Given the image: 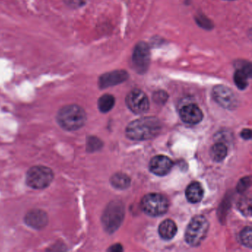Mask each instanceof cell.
Instances as JSON below:
<instances>
[{"label":"cell","mask_w":252,"mask_h":252,"mask_svg":"<svg viewBox=\"0 0 252 252\" xmlns=\"http://www.w3.org/2000/svg\"><path fill=\"white\" fill-rule=\"evenodd\" d=\"M54 175L50 168L45 166H34L28 171L26 183L35 189H42L49 187Z\"/></svg>","instance_id":"cell-4"},{"label":"cell","mask_w":252,"mask_h":252,"mask_svg":"<svg viewBox=\"0 0 252 252\" xmlns=\"http://www.w3.org/2000/svg\"><path fill=\"white\" fill-rule=\"evenodd\" d=\"M204 190L198 182H192L186 190V197L190 203H199L203 199Z\"/></svg>","instance_id":"cell-15"},{"label":"cell","mask_w":252,"mask_h":252,"mask_svg":"<svg viewBox=\"0 0 252 252\" xmlns=\"http://www.w3.org/2000/svg\"><path fill=\"white\" fill-rule=\"evenodd\" d=\"M128 74L125 70H116L105 73L100 77L99 86L101 88H107L109 87L119 85L125 82L128 79Z\"/></svg>","instance_id":"cell-13"},{"label":"cell","mask_w":252,"mask_h":252,"mask_svg":"<svg viewBox=\"0 0 252 252\" xmlns=\"http://www.w3.org/2000/svg\"><path fill=\"white\" fill-rule=\"evenodd\" d=\"M110 252H119L123 251V247L121 245L116 244L114 246H111L110 249H108Z\"/></svg>","instance_id":"cell-26"},{"label":"cell","mask_w":252,"mask_h":252,"mask_svg":"<svg viewBox=\"0 0 252 252\" xmlns=\"http://www.w3.org/2000/svg\"><path fill=\"white\" fill-rule=\"evenodd\" d=\"M128 108L135 114H144L150 108V101L147 95L141 90L131 91L126 98Z\"/></svg>","instance_id":"cell-7"},{"label":"cell","mask_w":252,"mask_h":252,"mask_svg":"<svg viewBox=\"0 0 252 252\" xmlns=\"http://www.w3.org/2000/svg\"><path fill=\"white\" fill-rule=\"evenodd\" d=\"M180 116L184 123L188 125H197L203 119L201 110L195 104L184 106L180 110Z\"/></svg>","instance_id":"cell-12"},{"label":"cell","mask_w":252,"mask_h":252,"mask_svg":"<svg viewBox=\"0 0 252 252\" xmlns=\"http://www.w3.org/2000/svg\"><path fill=\"white\" fill-rule=\"evenodd\" d=\"M150 51L147 44L139 42L134 48L132 64L138 73H144L150 66Z\"/></svg>","instance_id":"cell-8"},{"label":"cell","mask_w":252,"mask_h":252,"mask_svg":"<svg viewBox=\"0 0 252 252\" xmlns=\"http://www.w3.org/2000/svg\"><path fill=\"white\" fill-rule=\"evenodd\" d=\"M110 181L112 185L119 189H125L128 188L130 184V179L129 177L123 173H117L113 175Z\"/></svg>","instance_id":"cell-18"},{"label":"cell","mask_w":252,"mask_h":252,"mask_svg":"<svg viewBox=\"0 0 252 252\" xmlns=\"http://www.w3.org/2000/svg\"><path fill=\"white\" fill-rule=\"evenodd\" d=\"M158 232L162 238L166 240H171L176 234V224L172 220H165L159 225Z\"/></svg>","instance_id":"cell-16"},{"label":"cell","mask_w":252,"mask_h":252,"mask_svg":"<svg viewBox=\"0 0 252 252\" xmlns=\"http://www.w3.org/2000/svg\"><path fill=\"white\" fill-rule=\"evenodd\" d=\"M173 166V162L164 156H155L150 163V169L155 175L164 176L169 173Z\"/></svg>","instance_id":"cell-10"},{"label":"cell","mask_w":252,"mask_h":252,"mask_svg":"<svg viewBox=\"0 0 252 252\" xmlns=\"http://www.w3.org/2000/svg\"><path fill=\"white\" fill-rule=\"evenodd\" d=\"M123 206L118 201L112 202L104 211L102 216V223L108 232L116 231L122 223L124 218Z\"/></svg>","instance_id":"cell-6"},{"label":"cell","mask_w":252,"mask_h":252,"mask_svg":"<svg viewBox=\"0 0 252 252\" xmlns=\"http://www.w3.org/2000/svg\"><path fill=\"white\" fill-rule=\"evenodd\" d=\"M212 95L215 101L224 108L233 110L238 105V99L235 94L230 88L223 85L215 87Z\"/></svg>","instance_id":"cell-9"},{"label":"cell","mask_w":252,"mask_h":252,"mask_svg":"<svg viewBox=\"0 0 252 252\" xmlns=\"http://www.w3.org/2000/svg\"><path fill=\"white\" fill-rule=\"evenodd\" d=\"M101 144L99 139L94 137H91L88 141V150L89 151H95L101 147Z\"/></svg>","instance_id":"cell-22"},{"label":"cell","mask_w":252,"mask_h":252,"mask_svg":"<svg viewBox=\"0 0 252 252\" xmlns=\"http://www.w3.org/2000/svg\"><path fill=\"white\" fill-rule=\"evenodd\" d=\"M25 222L34 229H42L48 225V215L41 209H32L26 214Z\"/></svg>","instance_id":"cell-11"},{"label":"cell","mask_w":252,"mask_h":252,"mask_svg":"<svg viewBox=\"0 0 252 252\" xmlns=\"http://www.w3.org/2000/svg\"><path fill=\"white\" fill-rule=\"evenodd\" d=\"M87 115L85 110L76 104L64 106L57 114V122L63 129L75 131L85 125Z\"/></svg>","instance_id":"cell-2"},{"label":"cell","mask_w":252,"mask_h":252,"mask_svg":"<svg viewBox=\"0 0 252 252\" xmlns=\"http://www.w3.org/2000/svg\"><path fill=\"white\" fill-rule=\"evenodd\" d=\"M141 207L143 212L152 217L164 215L169 209V201L164 196L151 193L143 197Z\"/></svg>","instance_id":"cell-5"},{"label":"cell","mask_w":252,"mask_h":252,"mask_svg":"<svg viewBox=\"0 0 252 252\" xmlns=\"http://www.w3.org/2000/svg\"><path fill=\"white\" fill-rule=\"evenodd\" d=\"M252 228L251 227H246L240 232V237L242 243L248 248H252Z\"/></svg>","instance_id":"cell-21"},{"label":"cell","mask_w":252,"mask_h":252,"mask_svg":"<svg viewBox=\"0 0 252 252\" xmlns=\"http://www.w3.org/2000/svg\"><path fill=\"white\" fill-rule=\"evenodd\" d=\"M240 135H241V137L243 139H251V138H252V130L249 129H243V130L242 131L241 133H240Z\"/></svg>","instance_id":"cell-25"},{"label":"cell","mask_w":252,"mask_h":252,"mask_svg":"<svg viewBox=\"0 0 252 252\" xmlns=\"http://www.w3.org/2000/svg\"><path fill=\"white\" fill-rule=\"evenodd\" d=\"M251 184V179L249 177H246L243 178V179L240 180L239 182L238 185H237V191L239 192H243V191H246Z\"/></svg>","instance_id":"cell-23"},{"label":"cell","mask_w":252,"mask_h":252,"mask_svg":"<svg viewBox=\"0 0 252 252\" xmlns=\"http://www.w3.org/2000/svg\"><path fill=\"white\" fill-rule=\"evenodd\" d=\"M115 102H116V100L113 95H110V94H105L98 100V109L101 113H108L114 107Z\"/></svg>","instance_id":"cell-19"},{"label":"cell","mask_w":252,"mask_h":252,"mask_svg":"<svg viewBox=\"0 0 252 252\" xmlns=\"http://www.w3.org/2000/svg\"><path fill=\"white\" fill-rule=\"evenodd\" d=\"M228 149L222 142L216 143L212 146L210 150V156L215 161L221 162L226 157Z\"/></svg>","instance_id":"cell-17"},{"label":"cell","mask_w":252,"mask_h":252,"mask_svg":"<svg viewBox=\"0 0 252 252\" xmlns=\"http://www.w3.org/2000/svg\"><path fill=\"white\" fill-rule=\"evenodd\" d=\"M64 1L66 5L73 8H80L88 2V0H64Z\"/></svg>","instance_id":"cell-24"},{"label":"cell","mask_w":252,"mask_h":252,"mask_svg":"<svg viewBox=\"0 0 252 252\" xmlns=\"http://www.w3.org/2000/svg\"><path fill=\"white\" fill-rule=\"evenodd\" d=\"M227 1H232V0H227Z\"/></svg>","instance_id":"cell-27"},{"label":"cell","mask_w":252,"mask_h":252,"mask_svg":"<svg viewBox=\"0 0 252 252\" xmlns=\"http://www.w3.org/2000/svg\"><path fill=\"white\" fill-rule=\"evenodd\" d=\"M160 121L156 117H144L131 122L126 129L128 138L135 141L151 139L161 130Z\"/></svg>","instance_id":"cell-1"},{"label":"cell","mask_w":252,"mask_h":252,"mask_svg":"<svg viewBox=\"0 0 252 252\" xmlns=\"http://www.w3.org/2000/svg\"><path fill=\"white\" fill-rule=\"evenodd\" d=\"M239 210L241 212L243 215L246 216H251L252 215V200L248 197L242 198L239 201L238 205Z\"/></svg>","instance_id":"cell-20"},{"label":"cell","mask_w":252,"mask_h":252,"mask_svg":"<svg viewBox=\"0 0 252 252\" xmlns=\"http://www.w3.org/2000/svg\"><path fill=\"white\" fill-rule=\"evenodd\" d=\"M252 76V67L250 64H244L239 67L234 75V82L240 90L246 89L249 85V79Z\"/></svg>","instance_id":"cell-14"},{"label":"cell","mask_w":252,"mask_h":252,"mask_svg":"<svg viewBox=\"0 0 252 252\" xmlns=\"http://www.w3.org/2000/svg\"><path fill=\"white\" fill-rule=\"evenodd\" d=\"M209 223L202 215L194 217L190 221L185 233V240L191 246H197L206 238Z\"/></svg>","instance_id":"cell-3"}]
</instances>
